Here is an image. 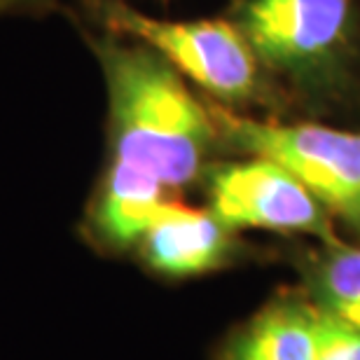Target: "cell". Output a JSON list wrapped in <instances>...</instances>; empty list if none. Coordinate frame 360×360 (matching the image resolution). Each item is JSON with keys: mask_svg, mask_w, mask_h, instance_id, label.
Segmentation results:
<instances>
[{"mask_svg": "<svg viewBox=\"0 0 360 360\" xmlns=\"http://www.w3.org/2000/svg\"><path fill=\"white\" fill-rule=\"evenodd\" d=\"M89 38L108 89V160L153 174L171 192L204 178L220 143L211 105L143 42L112 33Z\"/></svg>", "mask_w": 360, "mask_h": 360, "instance_id": "obj_1", "label": "cell"}, {"mask_svg": "<svg viewBox=\"0 0 360 360\" xmlns=\"http://www.w3.org/2000/svg\"><path fill=\"white\" fill-rule=\"evenodd\" d=\"M91 12L105 33L155 49L187 80L232 110L260 87V63L232 19L167 21L120 0H94Z\"/></svg>", "mask_w": 360, "mask_h": 360, "instance_id": "obj_2", "label": "cell"}, {"mask_svg": "<svg viewBox=\"0 0 360 360\" xmlns=\"http://www.w3.org/2000/svg\"><path fill=\"white\" fill-rule=\"evenodd\" d=\"M211 105L222 143L267 157L297 176L360 239V131L309 122H264Z\"/></svg>", "mask_w": 360, "mask_h": 360, "instance_id": "obj_3", "label": "cell"}, {"mask_svg": "<svg viewBox=\"0 0 360 360\" xmlns=\"http://www.w3.org/2000/svg\"><path fill=\"white\" fill-rule=\"evenodd\" d=\"M232 21L260 68L302 87L326 82L354 35L351 0H241Z\"/></svg>", "mask_w": 360, "mask_h": 360, "instance_id": "obj_4", "label": "cell"}, {"mask_svg": "<svg viewBox=\"0 0 360 360\" xmlns=\"http://www.w3.org/2000/svg\"><path fill=\"white\" fill-rule=\"evenodd\" d=\"M206 208L232 232L264 229L276 234L335 241V218L326 204L278 162L246 160L211 164L204 174Z\"/></svg>", "mask_w": 360, "mask_h": 360, "instance_id": "obj_5", "label": "cell"}, {"mask_svg": "<svg viewBox=\"0 0 360 360\" xmlns=\"http://www.w3.org/2000/svg\"><path fill=\"white\" fill-rule=\"evenodd\" d=\"M239 248L234 232L208 208L169 201L148 229L136 253L153 276L187 281L227 267Z\"/></svg>", "mask_w": 360, "mask_h": 360, "instance_id": "obj_6", "label": "cell"}, {"mask_svg": "<svg viewBox=\"0 0 360 360\" xmlns=\"http://www.w3.org/2000/svg\"><path fill=\"white\" fill-rule=\"evenodd\" d=\"M169 194L153 174L108 160L84 211L82 236L105 255L136 250L164 206L174 201Z\"/></svg>", "mask_w": 360, "mask_h": 360, "instance_id": "obj_7", "label": "cell"}, {"mask_svg": "<svg viewBox=\"0 0 360 360\" xmlns=\"http://www.w3.org/2000/svg\"><path fill=\"white\" fill-rule=\"evenodd\" d=\"M215 360H316V307L285 292L222 342Z\"/></svg>", "mask_w": 360, "mask_h": 360, "instance_id": "obj_8", "label": "cell"}, {"mask_svg": "<svg viewBox=\"0 0 360 360\" xmlns=\"http://www.w3.org/2000/svg\"><path fill=\"white\" fill-rule=\"evenodd\" d=\"M302 264L307 297L360 328V248L335 239L321 243Z\"/></svg>", "mask_w": 360, "mask_h": 360, "instance_id": "obj_9", "label": "cell"}, {"mask_svg": "<svg viewBox=\"0 0 360 360\" xmlns=\"http://www.w3.org/2000/svg\"><path fill=\"white\" fill-rule=\"evenodd\" d=\"M316 307V360H360V328Z\"/></svg>", "mask_w": 360, "mask_h": 360, "instance_id": "obj_10", "label": "cell"}, {"mask_svg": "<svg viewBox=\"0 0 360 360\" xmlns=\"http://www.w3.org/2000/svg\"><path fill=\"white\" fill-rule=\"evenodd\" d=\"M52 5L54 0H0V17H7V14H40Z\"/></svg>", "mask_w": 360, "mask_h": 360, "instance_id": "obj_11", "label": "cell"}]
</instances>
